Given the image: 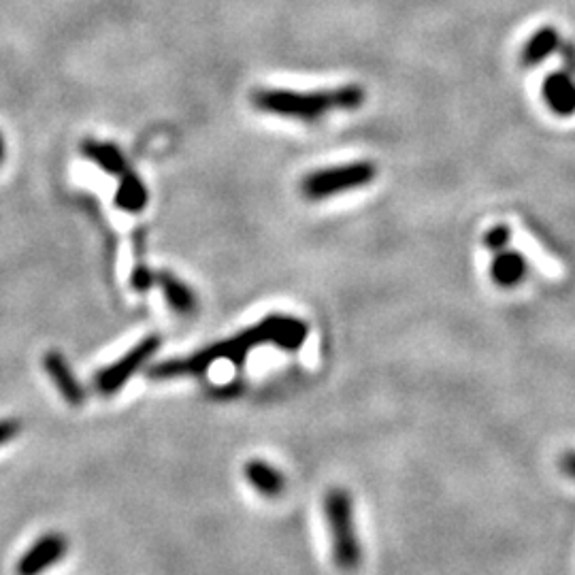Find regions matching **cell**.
I'll use <instances>...</instances> for the list:
<instances>
[{"mask_svg":"<svg viewBox=\"0 0 575 575\" xmlns=\"http://www.w3.org/2000/svg\"><path fill=\"white\" fill-rule=\"evenodd\" d=\"M509 241H512V233H509V228L503 226V224L490 228L488 233H486V237H484V243H486V248L490 252L503 248V245H507Z\"/></svg>","mask_w":575,"mask_h":575,"instance_id":"2e32d148","label":"cell"},{"mask_svg":"<svg viewBox=\"0 0 575 575\" xmlns=\"http://www.w3.org/2000/svg\"><path fill=\"white\" fill-rule=\"evenodd\" d=\"M130 284H133L137 292H147L156 284V273H152L150 269H147V265L139 262L133 271V277H130Z\"/></svg>","mask_w":575,"mask_h":575,"instance_id":"9a60e30c","label":"cell"},{"mask_svg":"<svg viewBox=\"0 0 575 575\" xmlns=\"http://www.w3.org/2000/svg\"><path fill=\"white\" fill-rule=\"evenodd\" d=\"M558 47H561V35H558V30L552 26L539 28L535 35L524 43L522 62L527 64V67H537V64L550 58Z\"/></svg>","mask_w":575,"mask_h":575,"instance_id":"4fadbf2b","label":"cell"},{"mask_svg":"<svg viewBox=\"0 0 575 575\" xmlns=\"http://www.w3.org/2000/svg\"><path fill=\"white\" fill-rule=\"evenodd\" d=\"M243 473L248 484L262 497L277 499L286 492V486H288L286 475L277 467H273L271 463H267V460H260V458L248 460L243 467Z\"/></svg>","mask_w":575,"mask_h":575,"instance_id":"9c48e42d","label":"cell"},{"mask_svg":"<svg viewBox=\"0 0 575 575\" xmlns=\"http://www.w3.org/2000/svg\"><path fill=\"white\" fill-rule=\"evenodd\" d=\"M258 111L279 118L316 122L333 111H354L365 103V90L360 86H341L335 90L292 92L284 88H262L252 94Z\"/></svg>","mask_w":575,"mask_h":575,"instance_id":"7a4b0ae2","label":"cell"},{"mask_svg":"<svg viewBox=\"0 0 575 575\" xmlns=\"http://www.w3.org/2000/svg\"><path fill=\"white\" fill-rule=\"evenodd\" d=\"M69 552V539L62 533H45L32 544L15 563L18 575H43L47 569L58 565Z\"/></svg>","mask_w":575,"mask_h":575,"instance_id":"8992f818","label":"cell"},{"mask_svg":"<svg viewBox=\"0 0 575 575\" xmlns=\"http://www.w3.org/2000/svg\"><path fill=\"white\" fill-rule=\"evenodd\" d=\"M81 152H84V156L90 162H94L96 167H101L103 171H107L111 175L120 177V175H124L128 171L126 156L122 154V150H120L118 145L88 139V141L81 143Z\"/></svg>","mask_w":575,"mask_h":575,"instance_id":"7c38bea8","label":"cell"},{"mask_svg":"<svg viewBox=\"0 0 575 575\" xmlns=\"http://www.w3.org/2000/svg\"><path fill=\"white\" fill-rule=\"evenodd\" d=\"M43 363H45V371L49 373V377H52V382L60 390L64 401L71 403V405L84 403L86 390H84V386L79 384L73 369L67 363V358H64L60 352H47L43 358Z\"/></svg>","mask_w":575,"mask_h":575,"instance_id":"30bf717a","label":"cell"},{"mask_svg":"<svg viewBox=\"0 0 575 575\" xmlns=\"http://www.w3.org/2000/svg\"><path fill=\"white\" fill-rule=\"evenodd\" d=\"M375 173V164L369 160L339 164V167H328L309 173L303 179L301 192L309 201H324L331 199V196L371 184Z\"/></svg>","mask_w":575,"mask_h":575,"instance_id":"277c9868","label":"cell"},{"mask_svg":"<svg viewBox=\"0 0 575 575\" xmlns=\"http://www.w3.org/2000/svg\"><path fill=\"white\" fill-rule=\"evenodd\" d=\"M3 156H5V141L0 137V162H3Z\"/></svg>","mask_w":575,"mask_h":575,"instance_id":"ac0fdd59","label":"cell"},{"mask_svg":"<svg viewBox=\"0 0 575 575\" xmlns=\"http://www.w3.org/2000/svg\"><path fill=\"white\" fill-rule=\"evenodd\" d=\"M541 94L548 109L561 118H569L575 113V73L569 69H558L544 79Z\"/></svg>","mask_w":575,"mask_h":575,"instance_id":"52a82bcc","label":"cell"},{"mask_svg":"<svg viewBox=\"0 0 575 575\" xmlns=\"http://www.w3.org/2000/svg\"><path fill=\"white\" fill-rule=\"evenodd\" d=\"M529 273V262L522 252L514 250L512 245H503V248L492 252L490 262V277L492 282L501 288H514L524 282Z\"/></svg>","mask_w":575,"mask_h":575,"instance_id":"ba28073f","label":"cell"},{"mask_svg":"<svg viewBox=\"0 0 575 575\" xmlns=\"http://www.w3.org/2000/svg\"><path fill=\"white\" fill-rule=\"evenodd\" d=\"M18 433H20L18 420H0V446H5V443L18 437Z\"/></svg>","mask_w":575,"mask_h":575,"instance_id":"e0dca14e","label":"cell"},{"mask_svg":"<svg viewBox=\"0 0 575 575\" xmlns=\"http://www.w3.org/2000/svg\"><path fill=\"white\" fill-rule=\"evenodd\" d=\"M307 335L309 328L303 320L292 316H269L235 337L211 343L190 356L164 360V363L154 365L150 369V377L152 380H173V377L182 375H199L224 358L230 360V363L241 365L245 356L262 343H273L277 348L294 352L305 343Z\"/></svg>","mask_w":575,"mask_h":575,"instance_id":"6da1fadb","label":"cell"},{"mask_svg":"<svg viewBox=\"0 0 575 575\" xmlns=\"http://www.w3.org/2000/svg\"><path fill=\"white\" fill-rule=\"evenodd\" d=\"M147 199H150V194H147V188L139 175H135L133 171L120 175V188L115 192V205L122 211L139 213L147 205Z\"/></svg>","mask_w":575,"mask_h":575,"instance_id":"5bb4252c","label":"cell"},{"mask_svg":"<svg viewBox=\"0 0 575 575\" xmlns=\"http://www.w3.org/2000/svg\"><path fill=\"white\" fill-rule=\"evenodd\" d=\"M156 284L162 288L164 299H167L169 307L179 316H192L196 307H199V299H196L194 290L182 282L177 275L169 271L156 273Z\"/></svg>","mask_w":575,"mask_h":575,"instance_id":"8fae6325","label":"cell"},{"mask_svg":"<svg viewBox=\"0 0 575 575\" xmlns=\"http://www.w3.org/2000/svg\"><path fill=\"white\" fill-rule=\"evenodd\" d=\"M324 520L331 535L333 561L343 573H354L363 565V544L358 539L354 499L350 490L331 488L324 495Z\"/></svg>","mask_w":575,"mask_h":575,"instance_id":"3957f363","label":"cell"},{"mask_svg":"<svg viewBox=\"0 0 575 575\" xmlns=\"http://www.w3.org/2000/svg\"><path fill=\"white\" fill-rule=\"evenodd\" d=\"M158 348H160V337L150 335V337L141 339L133 350L126 352L118 360V363H113L111 367H105L96 373L94 388L101 394H105V397H111V394H115L120 388L126 386L130 377L143 369V365L158 352Z\"/></svg>","mask_w":575,"mask_h":575,"instance_id":"5b68a950","label":"cell"}]
</instances>
